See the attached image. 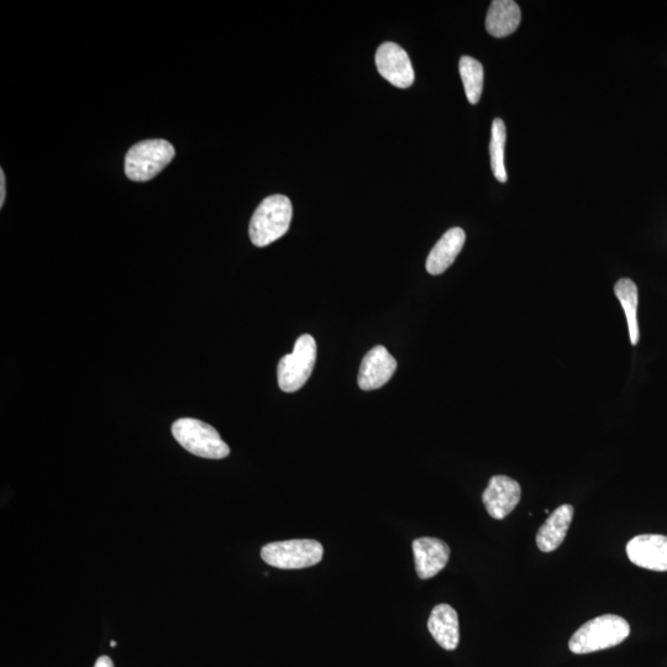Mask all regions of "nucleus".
<instances>
[{
    "instance_id": "obj_4",
    "label": "nucleus",
    "mask_w": 667,
    "mask_h": 667,
    "mask_svg": "<svg viewBox=\"0 0 667 667\" xmlns=\"http://www.w3.org/2000/svg\"><path fill=\"white\" fill-rule=\"evenodd\" d=\"M175 155V147L166 140L141 141L126 154V176L134 182L150 181L171 164Z\"/></svg>"
},
{
    "instance_id": "obj_12",
    "label": "nucleus",
    "mask_w": 667,
    "mask_h": 667,
    "mask_svg": "<svg viewBox=\"0 0 667 667\" xmlns=\"http://www.w3.org/2000/svg\"><path fill=\"white\" fill-rule=\"evenodd\" d=\"M428 629L441 648L453 651L459 647V616L450 605L443 603L434 607L429 617Z\"/></svg>"
},
{
    "instance_id": "obj_7",
    "label": "nucleus",
    "mask_w": 667,
    "mask_h": 667,
    "mask_svg": "<svg viewBox=\"0 0 667 667\" xmlns=\"http://www.w3.org/2000/svg\"><path fill=\"white\" fill-rule=\"evenodd\" d=\"M376 67L380 75L393 86L409 88L414 83V70L411 59L401 46L395 42H385L376 52Z\"/></svg>"
},
{
    "instance_id": "obj_14",
    "label": "nucleus",
    "mask_w": 667,
    "mask_h": 667,
    "mask_svg": "<svg viewBox=\"0 0 667 667\" xmlns=\"http://www.w3.org/2000/svg\"><path fill=\"white\" fill-rule=\"evenodd\" d=\"M574 519V507L563 504L556 508L546 522L540 527L537 534V545L543 553H553L564 543L567 532Z\"/></svg>"
},
{
    "instance_id": "obj_8",
    "label": "nucleus",
    "mask_w": 667,
    "mask_h": 667,
    "mask_svg": "<svg viewBox=\"0 0 667 667\" xmlns=\"http://www.w3.org/2000/svg\"><path fill=\"white\" fill-rule=\"evenodd\" d=\"M521 498V485L511 477L502 475L493 476L482 495L488 514L497 521L509 516Z\"/></svg>"
},
{
    "instance_id": "obj_10",
    "label": "nucleus",
    "mask_w": 667,
    "mask_h": 667,
    "mask_svg": "<svg viewBox=\"0 0 667 667\" xmlns=\"http://www.w3.org/2000/svg\"><path fill=\"white\" fill-rule=\"evenodd\" d=\"M627 555L634 565L651 571H667V537L638 535L627 544Z\"/></svg>"
},
{
    "instance_id": "obj_15",
    "label": "nucleus",
    "mask_w": 667,
    "mask_h": 667,
    "mask_svg": "<svg viewBox=\"0 0 667 667\" xmlns=\"http://www.w3.org/2000/svg\"><path fill=\"white\" fill-rule=\"evenodd\" d=\"M521 20V8L516 2H513V0H495L488 9L486 29L493 38H507L518 29Z\"/></svg>"
},
{
    "instance_id": "obj_17",
    "label": "nucleus",
    "mask_w": 667,
    "mask_h": 667,
    "mask_svg": "<svg viewBox=\"0 0 667 667\" xmlns=\"http://www.w3.org/2000/svg\"><path fill=\"white\" fill-rule=\"evenodd\" d=\"M459 70L467 99L471 104L480 102L483 91V78L485 72L481 62L470 56H462L459 63Z\"/></svg>"
},
{
    "instance_id": "obj_20",
    "label": "nucleus",
    "mask_w": 667,
    "mask_h": 667,
    "mask_svg": "<svg viewBox=\"0 0 667 667\" xmlns=\"http://www.w3.org/2000/svg\"><path fill=\"white\" fill-rule=\"evenodd\" d=\"M94 667H114V664L112 659L108 658V656H101Z\"/></svg>"
},
{
    "instance_id": "obj_16",
    "label": "nucleus",
    "mask_w": 667,
    "mask_h": 667,
    "mask_svg": "<svg viewBox=\"0 0 667 667\" xmlns=\"http://www.w3.org/2000/svg\"><path fill=\"white\" fill-rule=\"evenodd\" d=\"M614 293L626 312L629 338L632 345L639 343L640 333L638 324V287L629 278H622L614 286Z\"/></svg>"
},
{
    "instance_id": "obj_11",
    "label": "nucleus",
    "mask_w": 667,
    "mask_h": 667,
    "mask_svg": "<svg viewBox=\"0 0 667 667\" xmlns=\"http://www.w3.org/2000/svg\"><path fill=\"white\" fill-rule=\"evenodd\" d=\"M413 554L419 579L429 580L448 565L450 548L437 538H419L414 540Z\"/></svg>"
},
{
    "instance_id": "obj_5",
    "label": "nucleus",
    "mask_w": 667,
    "mask_h": 667,
    "mask_svg": "<svg viewBox=\"0 0 667 667\" xmlns=\"http://www.w3.org/2000/svg\"><path fill=\"white\" fill-rule=\"evenodd\" d=\"M324 556L323 545L317 540L294 539L275 542L261 549V558L267 565L282 570L307 569L318 565Z\"/></svg>"
},
{
    "instance_id": "obj_18",
    "label": "nucleus",
    "mask_w": 667,
    "mask_h": 667,
    "mask_svg": "<svg viewBox=\"0 0 667 667\" xmlns=\"http://www.w3.org/2000/svg\"><path fill=\"white\" fill-rule=\"evenodd\" d=\"M507 129L503 120L497 118L492 123L490 144L491 167L496 180L501 183L508 181L506 165H504V149H506Z\"/></svg>"
},
{
    "instance_id": "obj_9",
    "label": "nucleus",
    "mask_w": 667,
    "mask_h": 667,
    "mask_svg": "<svg viewBox=\"0 0 667 667\" xmlns=\"http://www.w3.org/2000/svg\"><path fill=\"white\" fill-rule=\"evenodd\" d=\"M397 370V361L385 346L377 345L362 359L359 377V387L364 391H375L386 385Z\"/></svg>"
},
{
    "instance_id": "obj_2",
    "label": "nucleus",
    "mask_w": 667,
    "mask_h": 667,
    "mask_svg": "<svg viewBox=\"0 0 667 667\" xmlns=\"http://www.w3.org/2000/svg\"><path fill=\"white\" fill-rule=\"evenodd\" d=\"M630 626L626 619L605 614L591 619L584 624L570 639L569 648L572 653L584 655L596 653L624 642L629 637Z\"/></svg>"
},
{
    "instance_id": "obj_3",
    "label": "nucleus",
    "mask_w": 667,
    "mask_h": 667,
    "mask_svg": "<svg viewBox=\"0 0 667 667\" xmlns=\"http://www.w3.org/2000/svg\"><path fill=\"white\" fill-rule=\"evenodd\" d=\"M172 434L188 453L199 458L220 460L230 454L229 446L220 438L217 429L202 420L178 419L172 425Z\"/></svg>"
},
{
    "instance_id": "obj_21",
    "label": "nucleus",
    "mask_w": 667,
    "mask_h": 667,
    "mask_svg": "<svg viewBox=\"0 0 667 667\" xmlns=\"http://www.w3.org/2000/svg\"><path fill=\"white\" fill-rule=\"evenodd\" d=\"M110 647H112V648L117 647V643H115V642L110 643Z\"/></svg>"
},
{
    "instance_id": "obj_1",
    "label": "nucleus",
    "mask_w": 667,
    "mask_h": 667,
    "mask_svg": "<svg viewBox=\"0 0 667 667\" xmlns=\"http://www.w3.org/2000/svg\"><path fill=\"white\" fill-rule=\"evenodd\" d=\"M292 217L290 198L275 194L264 199L251 218L249 234L252 244L265 248L281 239L290 229Z\"/></svg>"
},
{
    "instance_id": "obj_6",
    "label": "nucleus",
    "mask_w": 667,
    "mask_h": 667,
    "mask_svg": "<svg viewBox=\"0 0 667 667\" xmlns=\"http://www.w3.org/2000/svg\"><path fill=\"white\" fill-rule=\"evenodd\" d=\"M317 360V343L312 335L299 336L292 354L283 356L277 367L278 386L286 393L301 390L306 385Z\"/></svg>"
},
{
    "instance_id": "obj_13",
    "label": "nucleus",
    "mask_w": 667,
    "mask_h": 667,
    "mask_svg": "<svg viewBox=\"0 0 667 667\" xmlns=\"http://www.w3.org/2000/svg\"><path fill=\"white\" fill-rule=\"evenodd\" d=\"M466 241L465 231L461 228H453L443 235L435 244L427 259V271L430 275L438 276L449 269L459 256Z\"/></svg>"
},
{
    "instance_id": "obj_19",
    "label": "nucleus",
    "mask_w": 667,
    "mask_h": 667,
    "mask_svg": "<svg viewBox=\"0 0 667 667\" xmlns=\"http://www.w3.org/2000/svg\"><path fill=\"white\" fill-rule=\"evenodd\" d=\"M5 202V175L4 171L0 170V208H3Z\"/></svg>"
}]
</instances>
